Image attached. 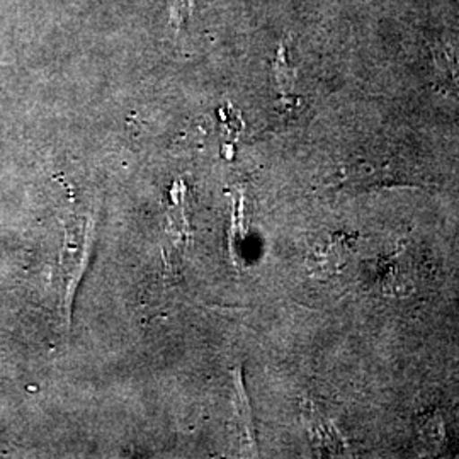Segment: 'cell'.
Here are the masks:
<instances>
[{
    "label": "cell",
    "instance_id": "obj_2",
    "mask_svg": "<svg viewBox=\"0 0 459 459\" xmlns=\"http://www.w3.org/2000/svg\"><path fill=\"white\" fill-rule=\"evenodd\" d=\"M347 254H349V240L344 237H337L333 238L332 244L322 247V250L315 259V265L318 267L320 273L339 271V267L344 264Z\"/></svg>",
    "mask_w": 459,
    "mask_h": 459
},
{
    "label": "cell",
    "instance_id": "obj_3",
    "mask_svg": "<svg viewBox=\"0 0 459 459\" xmlns=\"http://www.w3.org/2000/svg\"><path fill=\"white\" fill-rule=\"evenodd\" d=\"M274 75H276V82H278L281 94H288L293 89V81H295V74L293 70L286 64V51L281 47L278 53V58L274 62Z\"/></svg>",
    "mask_w": 459,
    "mask_h": 459
},
{
    "label": "cell",
    "instance_id": "obj_1",
    "mask_svg": "<svg viewBox=\"0 0 459 459\" xmlns=\"http://www.w3.org/2000/svg\"><path fill=\"white\" fill-rule=\"evenodd\" d=\"M94 246V223L92 220L87 221L85 230L81 231V223H74V231H68L66 235L65 254H64V274L68 281V290H66L65 305L70 310V301L74 295V288H77L79 281L82 278L83 271H85V264L91 255V250Z\"/></svg>",
    "mask_w": 459,
    "mask_h": 459
},
{
    "label": "cell",
    "instance_id": "obj_4",
    "mask_svg": "<svg viewBox=\"0 0 459 459\" xmlns=\"http://www.w3.org/2000/svg\"><path fill=\"white\" fill-rule=\"evenodd\" d=\"M191 11H193V0H176L172 7V19H170L172 26L176 30H181L182 24L189 17Z\"/></svg>",
    "mask_w": 459,
    "mask_h": 459
}]
</instances>
